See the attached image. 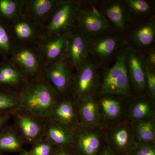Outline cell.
Returning <instances> with one entry per match:
<instances>
[{"mask_svg": "<svg viewBox=\"0 0 155 155\" xmlns=\"http://www.w3.org/2000/svg\"><path fill=\"white\" fill-rule=\"evenodd\" d=\"M19 95L21 108L43 120L61 98L42 76L28 81Z\"/></svg>", "mask_w": 155, "mask_h": 155, "instance_id": "6da1fadb", "label": "cell"}, {"mask_svg": "<svg viewBox=\"0 0 155 155\" xmlns=\"http://www.w3.org/2000/svg\"><path fill=\"white\" fill-rule=\"evenodd\" d=\"M81 5L75 0H61L42 25L44 37L70 33L76 29V18Z\"/></svg>", "mask_w": 155, "mask_h": 155, "instance_id": "7a4b0ae2", "label": "cell"}, {"mask_svg": "<svg viewBox=\"0 0 155 155\" xmlns=\"http://www.w3.org/2000/svg\"><path fill=\"white\" fill-rule=\"evenodd\" d=\"M9 59L27 81L42 75L45 66L35 45H15Z\"/></svg>", "mask_w": 155, "mask_h": 155, "instance_id": "3957f363", "label": "cell"}, {"mask_svg": "<svg viewBox=\"0 0 155 155\" xmlns=\"http://www.w3.org/2000/svg\"><path fill=\"white\" fill-rule=\"evenodd\" d=\"M128 76L126 50H123L117 55L114 65L105 72L101 91L106 94L127 95L129 92Z\"/></svg>", "mask_w": 155, "mask_h": 155, "instance_id": "277c9868", "label": "cell"}, {"mask_svg": "<svg viewBox=\"0 0 155 155\" xmlns=\"http://www.w3.org/2000/svg\"><path fill=\"white\" fill-rule=\"evenodd\" d=\"M74 72L70 94L75 102L91 97L98 81L97 67L94 61L87 59Z\"/></svg>", "mask_w": 155, "mask_h": 155, "instance_id": "5b68a950", "label": "cell"}, {"mask_svg": "<svg viewBox=\"0 0 155 155\" xmlns=\"http://www.w3.org/2000/svg\"><path fill=\"white\" fill-rule=\"evenodd\" d=\"M14 127L24 144L32 145L45 136V120L34 116L21 108L11 113Z\"/></svg>", "mask_w": 155, "mask_h": 155, "instance_id": "8992f818", "label": "cell"}, {"mask_svg": "<svg viewBox=\"0 0 155 155\" xmlns=\"http://www.w3.org/2000/svg\"><path fill=\"white\" fill-rule=\"evenodd\" d=\"M64 58L51 65L45 67L42 76L61 98L68 97L74 75Z\"/></svg>", "mask_w": 155, "mask_h": 155, "instance_id": "52a82bcc", "label": "cell"}, {"mask_svg": "<svg viewBox=\"0 0 155 155\" xmlns=\"http://www.w3.org/2000/svg\"><path fill=\"white\" fill-rule=\"evenodd\" d=\"M109 27L107 19L96 9L81 7L76 18V29L89 38L102 35Z\"/></svg>", "mask_w": 155, "mask_h": 155, "instance_id": "ba28073f", "label": "cell"}, {"mask_svg": "<svg viewBox=\"0 0 155 155\" xmlns=\"http://www.w3.org/2000/svg\"><path fill=\"white\" fill-rule=\"evenodd\" d=\"M16 44L34 45L44 37L42 25L22 15L9 25Z\"/></svg>", "mask_w": 155, "mask_h": 155, "instance_id": "9c48e42d", "label": "cell"}, {"mask_svg": "<svg viewBox=\"0 0 155 155\" xmlns=\"http://www.w3.org/2000/svg\"><path fill=\"white\" fill-rule=\"evenodd\" d=\"M70 33L45 37L38 42L35 46L45 67L64 58Z\"/></svg>", "mask_w": 155, "mask_h": 155, "instance_id": "30bf717a", "label": "cell"}, {"mask_svg": "<svg viewBox=\"0 0 155 155\" xmlns=\"http://www.w3.org/2000/svg\"><path fill=\"white\" fill-rule=\"evenodd\" d=\"M89 40L77 29L69 34L64 58L74 71L88 59Z\"/></svg>", "mask_w": 155, "mask_h": 155, "instance_id": "8fae6325", "label": "cell"}, {"mask_svg": "<svg viewBox=\"0 0 155 155\" xmlns=\"http://www.w3.org/2000/svg\"><path fill=\"white\" fill-rule=\"evenodd\" d=\"M27 82L9 58L0 61V89L19 94Z\"/></svg>", "mask_w": 155, "mask_h": 155, "instance_id": "7c38bea8", "label": "cell"}, {"mask_svg": "<svg viewBox=\"0 0 155 155\" xmlns=\"http://www.w3.org/2000/svg\"><path fill=\"white\" fill-rule=\"evenodd\" d=\"M120 40L115 35H100L90 38L89 51L97 61L102 63L109 60L119 48Z\"/></svg>", "mask_w": 155, "mask_h": 155, "instance_id": "4fadbf2b", "label": "cell"}, {"mask_svg": "<svg viewBox=\"0 0 155 155\" xmlns=\"http://www.w3.org/2000/svg\"><path fill=\"white\" fill-rule=\"evenodd\" d=\"M61 0H25L22 15L34 22L43 25Z\"/></svg>", "mask_w": 155, "mask_h": 155, "instance_id": "5bb4252c", "label": "cell"}, {"mask_svg": "<svg viewBox=\"0 0 155 155\" xmlns=\"http://www.w3.org/2000/svg\"><path fill=\"white\" fill-rule=\"evenodd\" d=\"M45 138L55 146L72 147L74 139V129L51 118L45 120Z\"/></svg>", "mask_w": 155, "mask_h": 155, "instance_id": "9a60e30c", "label": "cell"}, {"mask_svg": "<svg viewBox=\"0 0 155 155\" xmlns=\"http://www.w3.org/2000/svg\"><path fill=\"white\" fill-rule=\"evenodd\" d=\"M75 101L69 96L61 98L53 108L49 118L75 129L77 120Z\"/></svg>", "mask_w": 155, "mask_h": 155, "instance_id": "2e32d148", "label": "cell"}, {"mask_svg": "<svg viewBox=\"0 0 155 155\" xmlns=\"http://www.w3.org/2000/svg\"><path fill=\"white\" fill-rule=\"evenodd\" d=\"M72 149L75 155H97L100 147L98 136L95 134L74 129Z\"/></svg>", "mask_w": 155, "mask_h": 155, "instance_id": "e0dca14e", "label": "cell"}, {"mask_svg": "<svg viewBox=\"0 0 155 155\" xmlns=\"http://www.w3.org/2000/svg\"><path fill=\"white\" fill-rule=\"evenodd\" d=\"M127 72L134 85L139 89H144L146 86L143 56L132 49H126Z\"/></svg>", "mask_w": 155, "mask_h": 155, "instance_id": "ac0fdd59", "label": "cell"}, {"mask_svg": "<svg viewBox=\"0 0 155 155\" xmlns=\"http://www.w3.org/2000/svg\"><path fill=\"white\" fill-rule=\"evenodd\" d=\"M24 142L14 125H7L0 130V153H20Z\"/></svg>", "mask_w": 155, "mask_h": 155, "instance_id": "d6986e66", "label": "cell"}, {"mask_svg": "<svg viewBox=\"0 0 155 155\" xmlns=\"http://www.w3.org/2000/svg\"><path fill=\"white\" fill-rule=\"evenodd\" d=\"M25 0H0V19L10 25L22 16Z\"/></svg>", "mask_w": 155, "mask_h": 155, "instance_id": "ffe728a7", "label": "cell"}, {"mask_svg": "<svg viewBox=\"0 0 155 155\" xmlns=\"http://www.w3.org/2000/svg\"><path fill=\"white\" fill-rule=\"evenodd\" d=\"M104 14L107 19L119 30L126 28L128 17L125 7L119 2H113L107 5L104 9Z\"/></svg>", "mask_w": 155, "mask_h": 155, "instance_id": "44dd1931", "label": "cell"}, {"mask_svg": "<svg viewBox=\"0 0 155 155\" xmlns=\"http://www.w3.org/2000/svg\"><path fill=\"white\" fill-rule=\"evenodd\" d=\"M133 39L142 47L150 45L155 40V23L154 19L138 26L133 32Z\"/></svg>", "mask_w": 155, "mask_h": 155, "instance_id": "7402d4cb", "label": "cell"}, {"mask_svg": "<svg viewBox=\"0 0 155 155\" xmlns=\"http://www.w3.org/2000/svg\"><path fill=\"white\" fill-rule=\"evenodd\" d=\"M78 114L85 123L94 125L99 119V111L96 103L91 97L84 99L78 102Z\"/></svg>", "mask_w": 155, "mask_h": 155, "instance_id": "603a6c76", "label": "cell"}, {"mask_svg": "<svg viewBox=\"0 0 155 155\" xmlns=\"http://www.w3.org/2000/svg\"><path fill=\"white\" fill-rule=\"evenodd\" d=\"M15 45L8 24L0 19V55L3 60L10 58Z\"/></svg>", "mask_w": 155, "mask_h": 155, "instance_id": "cb8c5ba5", "label": "cell"}, {"mask_svg": "<svg viewBox=\"0 0 155 155\" xmlns=\"http://www.w3.org/2000/svg\"><path fill=\"white\" fill-rule=\"evenodd\" d=\"M20 108L19 94L0 89V114H11Z\"/></svg>", "mask_w": 155, "mask_h": 155, "instance_id": "d4e9b609", "label": "cell"}, {"mask_svg": "<svg viewBox=\"0 0 155 155\" xmlns=\"http://www.w3.org/2000/svg\"><path fill=\"white\" fill-rule=\"evenodd\" d=\"M56 146L44 137L32 145L28 151L30 155H51Z\"/></svg>", "mask_w": 155, "mask_h": 155, "instance_id": "484cf974", "label": "cell"}, {"mask_svg": "<svg viewBox=\"0 0 155 155\" xmlns=\"http://www.w3.org/2000/svg\"><path fill=\"white\" fill-rule=\"evenodd\" d=\"M137 133L142 141L148 143L153 141L155 136L154 125L150 122H141L137 126Z\"/></svg>", "mask_w": 155, "mask_h": 155, "instance_id": "4316f807", "label": "cell"}, {"mask_svg": "<svg viewBox=\"0 0 155 155\" xmlns=\"http://www.w3.org/2000/svg\"><path fill=\"white\" fill-rule=\"evenodd\" d=\"M129 137L128 132L125 129L117 130L114 136L115 147L119 151L126 152V155L130 151L128 148Z\"/></svg>", "mask_w": 155, "mask_h": 155, "instance_id": "83f0119b", "label": "cell"}, {"mask_svg": "<svg viewBox=\"0 0 155 155\" xmlns=\"http://www.w3.org/2000/svg\"><path fill=\"white\" fill-rule=\"evenodd\" d=\"M101 105L105 114L110 118H115L120 114V104L116 100L105 98L102 100Z\"/></svg>", "mask_w": 155, "mask_h": 155, "instance_id": "f1b7e54d", "label": "cell"}, {"mask_svg": "<svg viewBox=\"0 0 155 155\" xmlns=\"http://www.w3.org/2000/svg\"><path fill=\"white\" fill-rule=\"evenodd\" d=\"M125 3L129 10L136 14H147L150 9L149 3L144 0H127Z\"/></svg>", "mask_w": 155, "mask_h": 155, "instance_id": "f546056e", "label": "cell"}, {"mask_svg": "<svg viewBox=\"0 0 155 155\" xmlns=\"http://www.w3.org/2000/svg\"><path fill=\"white\" fill-rule=\"evenodd\" d=\"M145 78L146 84L149 90L150 94L153 98L155 97V75L154 69L147 64L143 56Z\"/></svg>", "mask_w": 155, "mask_h": 155, "instance_id": "4dcf8cb0", "label": "cell"}, {"mask_svg": "<svg viewBox=\"0 0 155 155\" xmlns=\"http://www.w3.org/2000/svg\"><path fill=\"white\" fill-rule=\"evenodd\" d=\"M126 155H155L153 146L141 143L132 148Z\"/></svg>", "mask_w": 155, "mask_h": 155, "instance_id": "1f68e13d", "label": "cell"}, {"mask_svg": "<svg viewBox=\"0 0 155 155\" xmlns=\"http://www.w3.org/2000/svg\"><path fill=\"white\" fill-rule=\"evenodd\" d=\"M150 110L149 106L147 103H139L133 108L132 115L134 118L140 119L146 116L149 113Z\"/></svg>", "mask_w": 155, "mask_h": 155, "instance_id": "d6a6232c", "label": "cell"}, {"mask_svg": "<svg viewBox=\"0 0 155 155\" xmlns=\"http://www.w3.org/2000/svg\"><path fill=\"white\" fill-rule=\"evenodd\" d=\"M51 155H75L71 147H56Z\"/></svg>", "mask_w": 155, "mask_h": 155, "instance_id": "836d02e7", "label": "cell"}, {"mask_svg": "<svg viewBox=\"0 0 155 155\" xmlns=\"http://www.w3.org/2000/svg\"><path fill=\"white\" fill-rule=\"evenodd\" d=\"M147 64L153 69L155 67V51L154 49L151 50L149 52L147 57H144Z\"/></svg>", "mask_w": 155, "mask_h": 155, "instance_id": "e575fe53", "label": "cell"}, {"mask_svg": "<svg viewBox=\"0 0 155 155\" xmlns=\"http://www.w3.org/2000/svg\"><path fill=\"white\" fill-rule=\"evenodd\" d=\"M11 118V114H0V130L8 125V122Z\"/></svg>", "mask_w": 155, "mask_h": 155, "instance_id": "d590c367", "label": "cell"}, {"mask_svg": "<svg viewBox=\"0 0 155 155\" xmlns=\"http://www.w3.org/2000/svg\"><path fill=\"white\" fill-rule=\"evenodd\" d=\"M98 155H115V154L110 149H105Z\"/></svg>", "mask_w": 155, "mask_h": 155, "instance_id": "8d00e7d4", "label": "cell"}, {"mask_svg": "<svg viewBox=\"0 0 155 155\" xmlns=\"http://www.w3.org/2000/svg\"><path fill=\"white\" fill-rule=\"evenodd\" d=\"M19 155H30L28 153V151L23 149L22 151L19 153Z\"/></svg>", "mask_w": 155, "mask_h": 155, "instance_id": "74e56055", "label": "cell"}, {"mask_svg": "<svg viewBox=\"0 0 155 155\" xmlns=\"http://www.w3.org/2000/svg\"><path fill=\"white\" fill-rule=\"evenodd\" d=\"M0 155H3V153H0Z\"/></svg>", "mask_w": 155, "mask_h": 155, "instance_id": "f35d334b", "label": "cell"}]
</instances>
